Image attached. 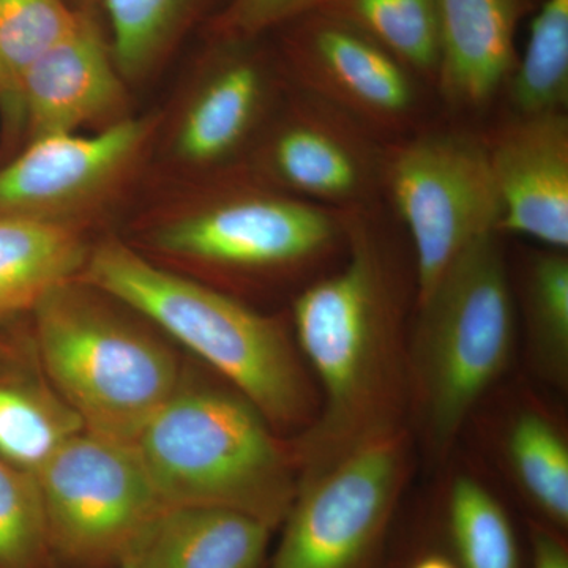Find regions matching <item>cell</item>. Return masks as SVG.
<instances>
[{
  "instance_id": "6da1fadb",
  "label": "cell",
  "mask_w": 568,
  "mask_h": 568,
  "mask_svg": "<svg viewBox=\"0 0 568 568\" xmlns=\"http://www.w3.org/2000/svg\"><path fill=\"white\" fill-rule=\"evenodd\" d=\"M345 267L295 298L298 346L324 390L323 413L306 435L302 476L323 469L366 437L399 425L409 388L398 287L362 211L343 212Z\"/></svg>"
},
{
  "instance_id": "7a4b0ae2",
  "label": "cell",
  "mask_w": 568,
  "mask_h": 568,
  "mask_svg": "<svg viewBox=\"0 0 568 568\" xmlns=\"http://www.w3.org/2000/svg\"><path fill=\"white\" fill-rule=\"evenodd\" d=\"M84 282L136 310L253 403L268 424L304 425L315 410L304 366L282 325L230 295L171 274L118 242L89 254Z\"/></svg>"
},
{
  "instance_id": "3957f363",
  "label": "cell",
  "mask_w": 568,
  "mask_h": 568,
  "mask_svg": "<svg viewBox=\"0 0 568 568\" xmlns=\"http://www.w3.org/2000/svg\"><path fill=\"white\" fill-rule=\"evenodd\" d=\"M134 447L168 508H227L275 529L297 493V458L235 388L179 387Z\"/></svg>"
},
{
  "instance_id": "277c9868",
  "label": "cell",
  "mask_w": 568,
  "mask_h": 568,
  "mask_svg": "<svg viewBox=\"0 0 568 568\" xmlns=\"http://www.w3.org/2000/svg\"><path fill=\"white\" fill-rule=\"evenodd\" d=\"M33 313L44 372L85 432L136 443L181 387L170 347L73 282L44 295Z\"/></svg>"
},
{
  "instance_id": "5b68a950",
  "label": "cell",
  "mask_w": 568,
  "mask_h": 568,
  "mask_svg": "<svg viewBox=\"0 0 568 568\" xmlns=\"http://www.w3.org/2000/svg\"><path fill=\"white\" fill-rule=\"evenodd\" d=\"M417 305L409 388L429 446L446 452L514 346V295L497 234L467 246Z\"/></svg>"
},
{
  "instance_id": "8992f818",
  "label": "cell",
  "mask_w": 568,
  "mask_h": 568,
  "mask_svg": "<svg viewBox=\"0 0 568 568\" xmlns=\"http://www.w3.org/2000/svg\"><path fill=\"white\" fill-rule=\"evenodd\" d=\"M407 473L409 437L396 426L302 476L267 568H386Z\"/></svg>"
},
{
  "instance_id": "52a82bcc",
  "label": "cell",
  "mask_w": 568,
  "mask_h": 568,
  "mask_svg": "<svg viewBox=\"0 0 568 568\" xmlns=\"http://www.w3.org/2000/svg\"><path fill=\"white\" fill-rule=\"evenodd\" d=\"M54 568H115L168 507L134 444L71 437L36 474Z\"/></svg>"
},
{
  "instance_id": "ba28073f",
  "label": "cell",
  "mask_w": 568,
  "mask_h": 568,
  "mask_svg": "<svg viewBox=\"0 0 568 568\" xmlns=\"http://www.w3.org/2000/svg\"><path fill=\"white\" fill-rule=\"evenodd\" d=\"M383 178L413 237L420 304L467 246L499 234L487 145L462 133L425 134L388 152Z\"/></svg>"
},
{
  "instance_id": "9c48e42d",
  "label": "cell",
  "mask_w": 568,
  "mask_h": 568,
  "mask_svg": "<svg viewBox=\"0 0 568 568\" xmlns=\"http://www.w3.org/2000/svg\"><path fill=\"white\" fill-rule=\"evenodd\" d=\"M345 239L343 211L294 196L242 193L170 223L163 252L231 271H283L323 260Z\"/></svg>"
},
{
  "instance_id": "30bf717a",
  "label": "cell",
  "mask_w": 568,
  "mask_h": 568,
  "mask_svg": "<svg viewBox=\"0 0 568 568\" xmlns=\"http://www.w3.org/2000/svg\"><path fill=\"white\" fill-rule=\"evenodd\" d=\"M149 133L142 119L114 123L95 136L41 138L0 168V216L61 222L118 181Z\"/></svg>"
},
{
  "instance_id": "8fae6325",
  "label": "cell",
  "mask_w": 568,
  "mask_h": 568,
  "mask_svg": "<svg viewBox=\"0 0 568 568\" xmlns=\"http://www.w3.org/2000/svg\"><path fill=\"white\" fill-rule=\"evenodd\" d=\"M500 204L499 233L568 246L566 111L517 115L485 141Z\"/></svg>"
},
{
  "instance_id": "7c38bea8",
  "label": "cell",
  "mask_w": 568,
  "mask_h": 568,
  "mask_svg": "<svg viewBox=\"0 0 568 568\" xmlns=\"http://www.w3.org/2000/svg\"><path fill=\"white\" fill-rule=\"evenodd\" d=\"M297 61L310 95L365 129L398 130L416 110L417 89L409 69L331 14L305 32Z\"/></svg>"
},
{
  "instance_id": "4fadbf2b",
  "label": "cell",
  "mask_w": 568,
  "mask_h": 568,
  "mask_svg": "<svg viewBox=\"0 0 568 568\" xmlns=\"http://www.w3.org/2000/svg\"><path fill=\"white\" fill-rule=\"evenodd\" d=\"M265 162L298 200L336 211H361L383 174L365 126L312 95L275 134Z\"/></svg>"
},
{
  "instance_id": "5bb4252c",
  "label": "cell",
  "mask_w": 568,
  "mask_h": 568,
  "mask_svg": "<svg viewBox=\"0 0 568 568\" xmlns=\"http://www.w3.org/2000/svg\"><path fill=\"white\" fill-rule=\"evenodd\" d=\"M121 80L95 22L81 13L22 78L21 115L31 141L110 118L122 102Z\"/></svg>"
},
{
  "instance_id": "9a60e30c",
  "label": "cell",
  "mask_w": 568,
  "mask_h": 568,
  "mask_svg": "<svg viewBox=\"0 0 568 568\" xmlns=\"http://www.w3.org/2000/svg\"><path fill=\"white\" fill-rule=\"evenodd\" d=\"M518 9V0H436V74L448 100L477 106L507 81Z\"/></svg>"
},
{
  "instance_id": "2e32d148",
  "label": "cell",
  "mask_w": 568,
  "mask_h": 568,
  "mask_svg": "<svg viewBox=\"0 0 568 568\" xmlns=\"http://www.w3.org/2000/svg\"><path fill=\"white\" fill-rule=\"evenodd\" d=\"M271 526L215 507H175L132 552L134 568H264Z\"/></svg>"
},
{
  "instance_id": "e0dca14e",
  "label": "cell",
  "mask_w": 568,
  "mask_h": 568,
  "mask_svg": "<svg viewBox=\"0 0 568 568\" xmlns=\"http://www.w3.org/2000/svg\"><path fill=\"white\" fill-rule=\"evenodd\" d=\"M88 257L67 224L0 216V320L33 310L52 290L73 282Z\"/></svg>"
},
{
  "instance_id": "ac0fdd59",
  "label": "cell",
  "mask_w": 568,
  "mask_h": 568,
  "mask_svg": "<svg viewBox=\"0 0 568 568\" xmlns=\"http://www.w3.org/2000/svg\"><path fill=\"white\" fill-rule=\"evenodd\" d=\"M263 70L248 59H234L209 78L183 118L178 149L190 163L226 159L244 142L263 106Z\"/></svg>"
},
{
  "instance_id": "d6986e66",
  "label": "cell",
  "mask_w": 568,
  "mask_h": 568,
  "mask_svg": "<svg viewBox=\"0 0 568 568\" xmlns=\"http://www.w3.org/2000/svg\"><path fill=\"white\" fill-rule=\"evenodd\" d=\"M80 417L55 394L24 381L0 379V458L36 476L78 433Z\"/></svg>"
},
{
  "instance_id": "ffe728a7",
  "label": "cell",
  "mask_w": 568,
  "mask_h": 568,
  "mask_svg": "<svg viewBox=\"0 0 568 568\" xmlns=\"http://www.w3.org/2000/svg\"><path fill=\"white\" fill-rule=\"evenodd\" d=\"M446 536L458 568H523L506 508L476 478L462 476L452 484Z\"/></svg>"
},
{
  "instance_id": "44dd1931",
  "label": "cell",
  "mask_w": 568,
  "mask_h": 568,
  "mask_svg": "<svg viewBox=\"0 0 568 568\" xmlns=\"http://www.w3.org/2000/svg\"><path fill=\"white\" fill-rule=\"evenodd\" d=\"M507 455L538 521L567 529L568 448L559 429L538 410H525L508 432Z\"/></svg>"
},
{
  "instance_id": "7402d4cb",
  "label": "cell",
  "mask_w": 568,
  "mask_h": 568,
  "mask_svg": "<svg viewBox=\"0 0 568 568\" xmlns=\"http://www.w3.org/2000/svg\"><path fill=\"white\" fill-rule=\"evenodd\" d=\"M81 13L65 0H0V106L17 125H22V78Z\"/></svg>"
},
{
  "instance_id": "603a6c76",
  "label": "cell",
  "mask_w": 568,
  "mask_h": 568,
  "mask_svg": "<svg viewBox=\"0 0 568 568\" xmlns=\"http://www.w3.org/2000/svg\"><path fill=\"white\" fill-rule=\"evenodd\" d=\"M323 6L331 7V17L364 32L407 69L436 73V0H325Z\"/></svg>"
},
{
  "instance_id": "cb8c5ba5",
  "label": "cell",
  "mask_w": 568,
  "mask_h": 568,
  "mask_svg": "<svg viewBox=\"0 0 568 568\" xmlns=\"http://www.w3.org/2000/svg\"><path fill=\"white\" fill-rule=\"evenodd\" d=\"M517 115L566 111L568 0H545L530 24L528 47L510 84Z\"/></svg>"
},
{
  "instance_id": "d4e9b609",
  "label": "cell",
  "mask_w": 568,
  "mask_h": 568,
  "mask_svg": "<svg viewBox=\"0 0 568 568\" xmlns=\"http://www.w3.org/2000/svg\"><path fill=\"white\" fill-rule=\"evenodd\" d=\"M525 317L538 369L562 384L568 369V257L562 250L537 254L530 261Z\"/></svg>"
},
{
  "instance_id": "484cf974",
  "label": "cell",
  "mask_w": 568,
  "mask_h": 568,
  "mask_svg": "<svg viewBox=\"0 0 568 568\" xmlns=\"http://www.w3.org/2000/svg\"><path fill=\"white\" fill-rule=\"evenodd\" d=\"M196 0H103L119 73L136 80L168 50Z\"/></svg>"
},
{
  "instance_id": "4316f807",
  "label": "cell",
  "mask_w": 568,
  "mask_h": 568,
  "mask_svg": "<svg viewBox=\"0 0 568 568\" xmlns=\"http://www.w3.org/2000/svg\"><path fill=\"white\" fill-rule=\"evenodd\" d=\"M0 568H54L36 476L2 458Z\"/></svg>"
},
{
  "instance_id": "83f0119b",
  "label": "cell",
  "mask_w": 568,
  "mask_h": 568,
  "mask_svg": "<svg viewBox=\"0 0 568 568\" xmlns=\"http://www.w3.org/2000/svg\"><path fill=\"white\" fill-rule=\"evenodd\" d=\"M325 0H234L223 14L220 28L230 37H252L323 7Z\"/></svg>"
},
{
  "instance_id": "f1b7e54d",
  "label": "cell",
  "mask_w": 568,
  "mask_h": 568,
  "mask_svg": "<svg viewBox=\"0 0 568 568\" xmlns=\"http://www.w3.org/2000/svg\"><path fill=\"white\" fill-rule=\"evenodd\" d=\"M528 534L530 568H568V548L562 532L530 519Z\"/></svg>"
},
{
  "instance_id": "f546056e",
  "label": "cell",
  "mask_w": 568,
  "mask_h": 568,
  "mask_svg": "<svg viewBox=\"0 0 568 568\" xmlns=\"http://www.w3.org/2000/svg\"><path fill=\"white\" fill-rule=\"evenodd\" d=\"M406 568H458L455 560L443 552H425L418 556Z\"/></svg>"
},
{
  "instance_id": "4dcf8cb0",
  "label": "cell",
  "mask_w": 568,
  "mask_h": 568,
  "mask_svg": "<svg viewBox=\"0 0 568 568\" xmlns=\"http://www.w3.org/2000/svg\"><path fill=\"white\" fill-rule=\"evenodd\" d=\"M115 568H134L133 566V559H132V555L129 556V558H126L125 560H123L122 564H119L118 567Z\"/></svg>"
},
{
  "instance_id": "1f68e13d",
  "label": "cell",
  "mask_w": 568,
  "mask_h": 568,
  "mask_svg": "<svg viewBox=\"0 0 568 568\" xmlns=\"http://www.w3.org/2000/svg\"><path fill=\"white\" fill-rule=\"evenodd\" d=\"M65 2L70 6V2H78V0H65Z\"/></svg>"
}]
</instances>
